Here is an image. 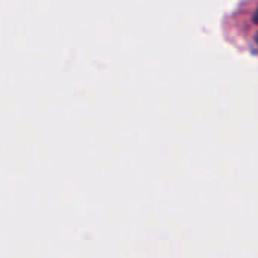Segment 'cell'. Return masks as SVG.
I'll list each match as a JSON object with an SVG mask.
<instances>
[]
</instances>
